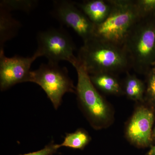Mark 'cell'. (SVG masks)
Listing matches in <instances>:
<instances>
[{"instance_id":"e0dca14e","label":"cell","mask_w":155,"mask_h":155,"mask_svg":"<svg viewBox=\"0 0 155 155\" xmlns=\"http://www.w3.org/2000/svg\"><path fill=\"white\" fill-rule=\"evenodd\" d=\"M59 148V144H55L52 140L42 149L33 152L18 155H53L57 153Z\"/></svg>"},{"instance_id":"9c48e42d","label":"cell","mask_w":155,"mask_h":155,"mask_svg":"<svg viewBox=\"0 0 155 155\" xmlns=\"http://www.w3.org/2000/svg\"><path fill=\"white\" fill-rule=\"evenodd\" d=\"M153 119L151 111L143 107L138 108L127 128V136L130 141L139 146L147 145L151 140Z\"/></svg>"},{"instance_id":"7a4b0ae2","label":"cell","mask_w":155,"mask_h":155,"mask_svg":"<svg viewBox=\"0 0 155 155\" xmlns=\"http://www.w3.org/2000/svg\"><path fill=\"white\" fill-rule=\"evenodd\" d=\"M151 15L140 17L127 35L122 47L136 72L145 73L155 58V23Z\"/></svg>"},{"instance_id":"ac0fdd59","label":"cell","mask_w":155,"mask_h":155,"mask_svg":"<svg viewBox=\"0 0 155 155\" xmlns=\"http://www.w3.org/2000/svg\"><path fill=\"white\" fill-rule=\"evenodd\" d=\"M147 93L150 99L155 102V68L150 74Z\"/></svg>"},{"instance_id":"7c38bea8","label":"cell","mask_w":155,"mask_h":155,"mask_svg":"<svg viewBox=\"0 0 155 155\" xmlns=\"http://www.w3.org/2000/svg\"><path fill=\"white\" fill-rule=\"evenodd\" d=\"M89 75L95 87L102 91L116 94H119L122 92L119 81L113 74L101 73Z\"/></svg>"},{"instance_id":"9a60e30c","label":"cell","mask_w":155,"mask_h":155,"mask_svg":"<svg viewBox=\"0 0 155 155\" xmlns=\"http://www.w3.org/2000/svg\"><path fill=\"white\" fill-rule=\"evenodd\" d=\"M38 3V1L30 0H2L0 2V8L10 12L17 10L29 12L36 7Z\"/></svg>"},{"instance_id":"3957f363","label":"cell","mask_w":155,"mask_h":155,"mask_svg":"<svg viewBox=\"0 0 155 155\" xmlns=\"http://www.w3.org/2000/svg\"><path fill=\"white\" fill-rule=\"evenodd\" d=\"M110 1V13L104 22L94 25L93 37L122 47L130 29L140 17L134 1Z\"/></svg>"},{"instance_id":"5bb4252c","label":"cell","mask_w":155,"mask_h":155,"mask_svg":"<svg viewBox=\"0 0 155 155\" xmlns=\"http://www.w3.org/2000/svg\"><path fill=\"white\" fill-rule=\"evenodd\" d=\"M125 93L131 99L141 101L143 99L144 86L141 81L135 75L128 74L125 84Z\"/></svg>"},{"instance_id":"52a82bcc","label":"cell","mask_w":155,"mask_h":155,"mask_svg":"<svg viewBox=\"0 0 155 155\" xmlns=\"http://www.w3.org/2000/svg\"><path fill=\"white\" fill-rule=\"evenodd\" d=\"M51 13L61 24L72 28L84 42L93 37L94 24L75 2L68 0L54 1Z\"/></svg>"},{"instance_id":"ffe728a7","label":"cell","mask_w":155,"mask_h":155,"mask_svg":"<svg viewBox=\"0 0 155 155\" xmlns=\"http://www.w3.org/2000/svg\"></svg>"},{"instance_id":"4fadbf2b","label":"cell","mask_w":155,"mask_h":155,"mask_svg":"<svg viewBox=\"0 0 155 155\" xmlns=\"http://www.w3.org/2000/svg\"><path fill=\"white\" fill-rule=\"evenodd\" d=\"M90 140V137L86 131L82 129H78L73 133H66L64 141L61 144H59V147L83 149L88 144Z\"/></svg>"},{"instance_id":"d6986e66","label":"cell","mask_w":155,"mask_h":155,"mask_svg":"<svg viewBox=\"0 0 155 155\" xmlns=\"http://www.w3.org/2000/svg\"><path fill=\"white\" fill-rule=\"evenodd\" d=\"M147 155H155V146L150 150L148 153Z\"/></svg>"},{"instance_id":"5b68a950","label":"cell","mask_w":155,"mask_h":155,"mask_svg":"<svg viewBox=\"0 0 155 155\" xmlns=\"http://www.w3.org/2000/svg\"><path fill=\"white\" fill-rule=\"evenodd\" d=\"M74 67L78 75L76 94L78 102L92 125L95 127H99L109 118L110 112L107 104L79 61Z\"/></svg>"},{"instance_id":"277c9868","label":"cell","mask_w":155,"mask_h":155,"mask_svg":"<svg viewBox=\"0 0 155 155\" xmlns=\"http://www.w3.org/2000/svg\"><path fill=\"white\" fill-rule=\"evenodd\" d=\"M29 82L42 88L55 110L61 105L65 94L76 93V87L69 77L68 69L58 64H42L38 69L31 71Z\"/></svg>"},{"instance_id":"6da1fadb","label":"cell","mask_w":155,"mask_h":155,"mask_svg":"<svg viewBox=\"0 0 155 155\" xmlns=\"http://www.w3.org/2000/svg\"><path fill=\"white\" fill-rule=\"evenodd\" d=\"M77 58L89 75L101 73L114 74L130 67L122 47L94 37L84 42Z\"/></svg>"},{"instance_id":"ba28073f","label":"cell","mask_w":155,"mask_h":155,"mask_svg":"<svg viewBox=\"0 0 155 155\" xmlns=\"http://www.w3.org/2000/svg\"><path fill=\"white\" fill-rule=\"evenodd\" d=\"M38 52L33 56L24 57L16 55L8 58L4 49L0 50V89L5 91L17 84L29 82L31 64L41 57Z\"/></svg>"},{"instance_id":"8992f818","label":"cell","mask_w":155,"mask_h":155,"mask_svg":"<svg viewBox=\"0 0 155 155\" xmlns=\"http://www.w3.org/2000/svg\"><path fill=\"white\" fill-rule=\"evenodd\" d=\"M38 52L47 58L48 62L58 64L67 61L75 67L78 63L74 54L75 44L71 36L62 28H51L40 31L37 35Z\"/></svg>"},{"instance_id":"8fae6325","label":"cell","mask_w":155,"mask_h":155,"mask_svg":"<svg viewBox=\"0 0 155 155\" xmlns=\"http://www.w3.org/2000/svg\"><path fill=\"white\" fill-rule=\"evenodd\" d=\"M11 12L0 8V50L5 44L17 35L21 24L12 17Z\"/></svg>"},{"instance_id":"30bf717a","label":"cell","mask_w":155,"mask_h":155,"mask_svg":"<svg viewBox=\"0 0 155 155\" xmlns=\"http://www.w3.org/2000/svg\"><path fill=\"white\" fill-rule=\"evenodd\" d=\"M75 4L94 25L104 22L110 13L112 8L110 0H90Z\"/></svg>"},{"instance_id":"2e32d148","label":"cell","mask_w":155,"mask_h":155,"mask_svg":"<svg viewBox=\"0 0 155 155\" xmlns=\"http://www.w3.org/2000/svg\"><path fill=\"white\" fill-rule=\"evenodd\" d=\"M134 2L140 17L151 15L155 11V0H136Z\"/></svg>"}]
</instances>
